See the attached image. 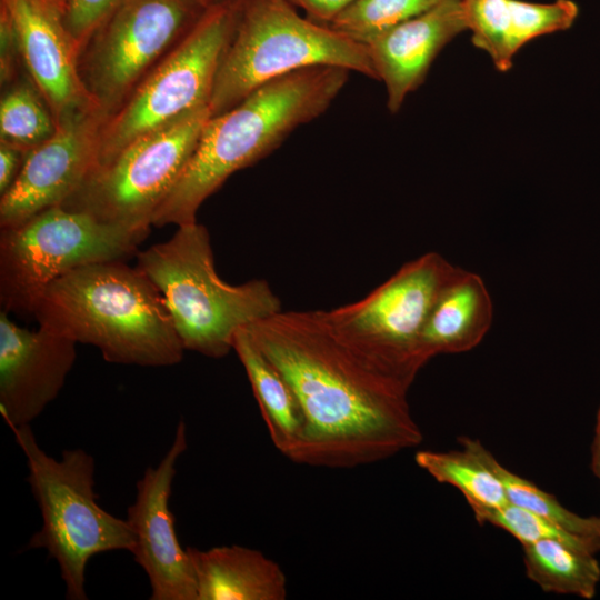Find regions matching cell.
Wrapping results in <instances>:
<instances>
[{"label": "cell", "instance_id": "8", "mask_svg": "<svg viewBox=\"0 0 600 600\" xmlns=\"http://www.w3.org/2000/svg\"><path fill=\"white\" fill-rule=\"evenodd\" d=\"M239 7L240 0L211 6L118 111L104 120L98 169L136 139L209 104L219 67L236 30Z\"/></svg>", "mask_w": 600, "mask_h": 600}, {"label": "cell", "instance_id": "33", "mask_svg": "<svg viewBox=\"0 0 600 600\" xmlns=\"http://www.w3.org/2000/svg\"><path fill=\"white\" fill-rule=\"evenodd\" d=\"M50 3L56 6L61 12L63 11L66 0H48Z\"/></svg>", "mask_w": 600, "mask_h": 600}, {"label": "cell", "instance_id": "20", "mask_svg": "<svg viewBox=\"0 0 600 600\" xmlns=\"http://www.w3.org/2000/svg\"><path fill=\"white\" fill-rule=\"evenodd\" d=\"M459 441V450H420L414 461L438 482L458 489L471 509L507 503L504 487L488 460L490 451L478 440L462 437Z\"/></svg>", "mask_w": 600, "mask_h": 600}, {"label": "cell", "instance_id": "21", "mask_svg": "<svg viewBox=\"0 0 600 600\" xmlns=\"http://www.w3.org/2000/svg\"><path fill=\"white\" fill-rule=\"evenodd\" d=\"M528 578L543 591L592 599L600 581L596 554L559 540L523 544Z\"/></svg>", "mask_w": 600, "mask_h": 600}, {"label": "cell", "instance_id": "19", "mask_svg": "<svg viewBox=\"0 0 600 600\" xmlns=\"http://www.w3.org/2000/svg\"><path fill=\"white\" fill-rule=\"evenodd\" d=\"M233 351L244 368L273 446L289 458L304 431V417L298 397L277 367L256 346L246 328L236 333Z\"/></svg>", "mask_w": 600, "mask_h": 600}, {"label": "cell", "instance_id": "29", "mask_svg": "<svg viewBox=\"0 0 600 600\" xmlns=\"http://www.w3.org/2000/svg\"><path fill=\"white\" fill-rule=\"evenodd\" d=\"M20 43L13 20L7 8L0 3V82L6 88L21 72Z\"/></svg>", "mask_w": 600, "mask_h": 600}, {"label": "cell", "instance_id": "26", "mask_svg": "<svg viewBox=\"0 0 600 600\" xmlns=\"http://www.w3.org/2000/svg\"><path fill=\"white\" fill-rule=\"evenodd\" d=\"M473 44L486 51L496 68L507 71L514 54L509 41V0H463Z\"/></svg>", "mask_w": 600, "mask_h": 600}, {"label": "cell", "instance_id": "30", "mask_svg": "<svg viewBox=\"0 0 600 600\" xmlns=\"http://www.w3.org/2000/svg\"><path fill=\"white\" fill-rule=\"evenodd\" d=\"M294 7L303 9L309 19L329 26L354 0H289Z\"/></svg>", "mask_w": 600, "mask_h": 600}, {"label": "cell", "instance_id": "23", "mask_svg": "<svg viewBox=\"0 0 600 600\" xmlns=\"http://www.w3.org/2000/svg\"><path fill=\"white\" fill-rule=\"evenodd\" d=\"M488 460L504 487L508 502L557 523L600 551V517H582L570 511L553 494L504 468L491 452Z\"/></svg>", "mask_w": 600, "mask_h": 600}, {"label": "cell", "instance_id": "24", "mask_svg": "<svg viewBox=\"0 0 600 600\" xmlns=\"http://www.w3.org/2000/svg\"><path fill=\"white\" fill-rule=\"evenodd\" d=\"M440 0H354L329 27L368 46L400 23L427 11Z\"/></svg>", "mask_w": 600, "mask_h": 600}, {"label": "cell", "instance_id": "16", "mask_svg": "<svg viewBox=\"0 0 600 600\" xmlns=\"http://www.w3.org/2000/svg\"><path fill=\"white\" fill-rule=\"evenodd\" d=\"M466 30L463 0H440L367 46L377 79L384 83L390 112L401 108L422 84L438 53Z\"/></svg>", "mask_w": 600, "mask_h": 600}, {"label": "cell", "instance_id": "2", "mask_svg": "<svg viewBox=\"0 0 600 600\" xmlns=\"http://www.w3.org/2000/svg\"><path fill=\"white\" fill-rule=\"evenodd\" d=\"M349 70L318 66L274 79L206 122L179 181L151 226L197 221L201 204L234 172L268 156L298 127L321 116L348 81Z\"/></svg>", "mask_w": 600, "mask_h": 600}, {"label": "cell", "instance_id": "14", "mask_svg": "<svg viewBox=\"0 0 600 600\" xmlns=\"http://www.w3.org/2000/svg\"><path fill=\"white\" fill-rule=\"evenodd\" d=\"M0 312V412L10 429L30 424L61 391L77 342L49 328L29 330Z\"/></svg>", "mask_w": 600, "mask_h": 600}, {"label": "cell", "instance_id": "25", "mask_svg": "<svg viewBox=\"0 0 600 600\" xmlns=\"http://www.w3.org/2000/svg\"><path fill=\"white\" fill-rule=\"evenodd\" d=\"M476 520L500 528L516 538L522 546L540 540H559L590 553L594 548L557 523L519 506L507 502L496 508L471 509Z\"/></svg>", "mask_w": 600, "mask_h": 600}, {"label": "cell", "instance_id": "28", "mask_svg": "<svg viewBox=\"0 0 600 600\" xmlns=\"http://www.w3.org/2000/svg\"><path fill=\"white\" fill-rule=\"evenodd\" d=\"M123 0H66L63 23L78 54Z\"/></svg>", "mask_w": 600, "mask_h": 600}, {"label": "cell", "instance_id": "12", "mask_svg": "<svg viewBox=\"0 0 600 600\" xmlns=\"http://www.w3.org/2000/svg\"><path fill=\"white\" fill-rule=\"evenodd\" d=\"M107 119L97 107L57 121L56 132L26 153L22 168L0 198V228L16 227L63 204L99 167L100 133Z\"/></svg>", "mask_w": 600, "mask_h": 600}, {"label": "cell", "instance_id": "10", "mask_svg": "<svg viewBox=\"0 0 600 600\" xmlns=\"http://www.w3.org/2000/svg\"><path fill=\"white\" fill-rule=\"evenodd\" d=\"M209 118L204 106L136 139L61 206L150 229L154 211L186 170Z\"/></svg>", "mask_w": 600, "mask_h": 600}, {"label": "cell", "instance_id": "18", "mask_svg": "<svg viewBox=\"0 0 600 600\" xmlns=\"http://www.w3.org/2000/svg\"><path fill=\"white\" fill-rule=\"evenodd\" d=\"M493 319L490 293L482 278L459 268L436 300L422 333L426 357L466 352L477 347Z\"/></svg>", "mask_w": 600, "mask_h": 600}, {"label": "cell", "instance_id": "17", "mask_svg": "<svg viewBox=\"0 0 600 600\" xmlns=\"http://www.w3.org/2000/svg\"><path fill=\"white\" fill-rule=\"evenodd\" d=\"M197 580V600H283L287 578L261 551L239 544L187 548Z\"/></svg>", "mask_w": 600, "mask_h": 600}, {"label": "cell", "instance_id": "1", "mask_svg": "<svg viewBox=\"0 0 600 600\" xmlns=\"http://www.w3.org/2000/svg\"><path fill=\"white\" fill-rule=\"evenodd\" d=\"M299 399L304 431L288 458L354 468L418 446L411 387L386 369L329 310H280L246 327Z\"/></svg>", "mask_w": 600, "mask_h": 600}, {"label": "cell", "instance_id": "5", "mask_svg": "<svg viewBox=\"0 0 600 600\" xmlns=\"http://www.w3.org/2000/svg\"><path fill=\"white\" fill-rule=\"evenodd\" d=\"M28 467L27 482L38 503L42 526L28 549H44L60 570L70 600H86V570L99 553L133 548L126 519L106 511L94 490V458L83 449L66 450L61 459L48 454L30 424L11 429Z\"/></svg>", "mask_w": 600, "mask_h": 600}, {"label": "cell", "instance_id": "13", "mask_svg": "<svg viewBox=\"0 0 600 600\" xmlns=\"http://www.w3.org/2000/svg\"><path fill=\"white\" fill-rule=\"evenodd\" d=\"M187 450V427L180 420L173 441L157 467H148L137 481L136 499L126 520L133 533L131 553L146 572L151 600H197L196 573L188 549L176 531L169 501L179 457Z\"/></svg>", "mask_w": 600, "mask_h": 600}, {"label": "cell", "instance_id": "31", "mask_svg": "<svg viewBox=\"0 0 600 600\" xmlns=\"http://www.w3.org/2000/svg\"><path fill=\"white\" fill-rule=\"evenodd\" d=\"M26 153L17 147L0 142V197L16 181L22 168Z\"/></svg>", "mask_w": 600, "mask_h": 600}, {"label": "cell", "instance_id": "7", "mask_svg": "<svg viewBox=\"0 0 600 600\" xmlns=\"http://www.w3.org/2000/svg\"><path fill=\"white\" fill-rule=\"evenodd\" d=\"M62 206L0 230V303L2 310L31 314L53 281L78 268L136 256L149 234Z\"/></svg>", "mask_w": 600, "mask_h": 600}, {"label": "cell", "instance_id": "9", "mask_svg": "<svg viewBox=\"0 0 600 600\" xmlns=\"http://www.w3.org/2000/svg\"><path fill=\"white\" fill-rule=\"evenodd\" d=\"M207 0H123L79 56L82 82L110 117L202 18Z\"/></svg>", "mask_w": 600, "mask_h": 600}, {"label": "cell", "instance_id": "22", "mask_svg": "<svg viewBox=\"0 0 600 600\" xmlns=\"http://www.w3.org/2000/svg\"><path fill=\"white\" fill-rule=\"evenodd\" d=\"M57 130V120L29 74L4 88L0 100V142L30 151Z\"/></svg>", "mask_w": 600, "mask_h": 600}, {"label": "cell", "instance_id": "11", "mask_svg": "<svg viewBox=\"0 0 600 600\" xmlns=\"http://www.w3.org/2000/svg\"><path fill=\"white\" fill-rule=\"evenodd\" d=\"M458 270L441 254L428 252L362 299L329 311L384 368L411 386L429 361L422 333L430 311Z\"/></svg>", "mask_w": 600, "mask_h": 600}, {"label": "cell", "instance_id": "27", "mask_svg": "<svg viewBox=\"0 0 600 600\" xmlns=\"http://www.w3.org/2000/svg\"><path fill=\"white\" fill-rule=\"evenodd\" d=\"M579 8L571 0L534 3L509 0V41L513 54L530 40L569 29L578 17Z\"/></svg>", "mask_w": 600, "mask_h": 600}, {"label": "cell", "instance_id": "15", "mask_svg": "<svg viewBox=\"0 0 600 600\" xmlns=\"http://www.w3.org/2000/svg\"><path fill=\"white\" fill-rule=\"evenodd\" d=\"M0 3L13 20L23 69L56 120L99 108L82 82L79 54L63 23L62 12L48 0H0Z\"/></svg>", "mask_w": 600, "mask_h": 600}, {"label": "cell", "instance_id": "6", "mask_svg": "<svg viewBox=\"0 0 600 600\" xmlns=\"http://www.w3.org/2000/svg\"><path fill=\"white\" fill-rule=\"evenodd\" d=\"M318 66L377 79L367 46L301 17L289 0H240L236 30L208 104L210 117L274 79Z\"/></svg>", "mask_w": 600, "mask_h": 600}, {"label": "cell", "instance_id": "3", "mask_svg": "<svg viewBox=\"0 0 600 600\" xmlns=\"http://www.w3.org/2000/svg\"><path fill=\"white\" fill-rule=\"evenodd\" d=\"M31 316L39 326L96 347L111 363L170 367L186 351L157 287L123 260L88 264L53 281Z\"/></svg>", "mask_w": 600, "mask_h": 600}, {"label": "cell", "instance_id": "32", "mask_svg": "<svg viewBox=\"0 0 600 600\" xmlns=\"http://www.w3.org/2000/svg\"><path fill=\"white\" fill-rule=\"evenodd\" d=\"M591 469L593 474L600 480V407L597 413L593 441L591 446Z\"/></svg>", "mask_w": 600, "mask_h": 600}, {"label": "cell", "instance_id": "4", "mask_svg": "<svg viewBox=\"0 0 600 600\" xmlns=\"http://www.w3.org/2000/svg\"><path fill=\"white\" fill-rule=\"evenodd\" d=\"M136 257V267L161 293L184 350L222 358L233 351L240 329L282 310L267 281L231 284L220 278L209 231L197 221L178 226L171 238Z\"/></svg>", "mask_w": 600, "mask_h": 600}, {"label": "cell", "instance_id": "34", "mask_svg": "<svg viewBox=\"0 0 600 600\" xmlns=\"http://www.w3.org/2000/svg\"><path fill=\"white\" fill-rule=\"evenodd\" d=\"M210 6L220 4V3H231L237 2L239 0H207Z\"/></svg>", "mask_w": 600, "mask_h": 600}]
</instances>
